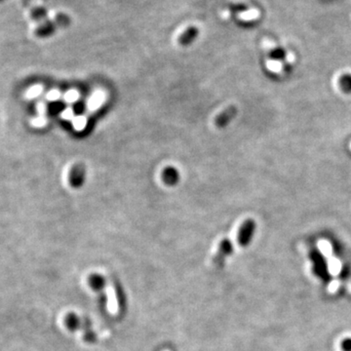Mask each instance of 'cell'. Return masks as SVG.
<instances>
[{"mask_svg": "<svg viewBox=\"0 0 351 351\" xmlns=\"http://www.w3.org/2000/svg\"><path fill=\"white\" fill-rule=\"evenodd\" d=\"M90 284L93 289L97 290V291H100V290L104 289V287L106 285V279L99 274H95L90 277Z\"/></svg>", "mask_w": 351, "mask_h": 351, "instance_id": "8", "label": "cell"}, {"mask_svg": "<svg viewBox=\"0 0 351 351\" xmlns=\"http://www.w3.org/2000/svg\"><path fill=\"white\" fill-rule=\"evenodd\" d=\"M340 88L346 94H351V73H345L339 80Z\"/></svg>", "mask_w": 351, "mask_h": 351, "instance_id": "7", "label": "cell"}, {"mask_svg": "<svg viewBox=\"0 0 351 351\" xmlns=\"http://www.w3.org/2000/svg\"><path fill=\"white\" fill-rule=\"evenodd\" d=\"M198 34V29L195 27H189L187 29L179 38V42L182 45H188L190 44L197 36Z\"/></svg>", "mask_w": 351, "mask_h": 351, "instance_id": "6", "label": "cell"}, {"mask_svg": "<svg viewBox=\"0 0 351 351\" xmlns=\"http://www.w3.org/2000/svg\"><path fill=\"white\" fill-rule=\"evenodd\" d=\"M41 93H42V86L41 85H34L26 91L25 95H26L27 99L31 100V99L37 98Z\"/></svg>", "mask_w": 351, "mask_h": 351, "instance_id": "9", "label": "cell"}, {"mask_svg": "<svg viewBox=\"0 0 351 351\" xmlns=\"http://www.w3.org/2000/svg\"><path fill=\"white\" fill-rule=\"evenodd\" d=\"M45 124H46V119L44 118L43 116H38L31 120V125L36 128L43 127Z\"/></svg>", "mask_w": 351, "mask_h": 351, "instance_id": "11", "label": "cell"}, {"mask_svg": "<svg viewBox=\"0 0 351 351\" xmlns=\"http://www.w3.org/2000/svg\"><path fill=\"white\" fill-rule=\"evenodd\" d=\"M59 97H60V93H59L58 91H55V90L50 91V92L46 95V99L48 101H50V102H55V101H57V100L59 99Z\"/></svg>", "mask_w": 351, "mask_h": 351, "instance_id": "13", "label": "cell"}, {"mask_svg": "<svg viewBox=\"0 0 351 351\" xmlns=\"http://www.w3.org/2000/svg\"><path fill=\"white\" fill-rule=\"evenodd\" d=\"M255 230H256V223L251 219L245 221L242 224L238 233V242L241 246L245 247L250 244L255 234Z\"/></svg>", "mask_w": 351, "mask_h": 351, "instance_id": "1", "label": "cell"}, {"mask_svg": "<svg viewBox=\"0 0 351 351\" xmlns=\"http://www.w3.org/2000/svg\"><path fill=\"white\" fill-rule=\"evenodd\" d=\"M236 115H237V109L234 106L229 107L217 117L215 120V124L219 128H224L234 119V117H236Z\"/></svg>", "mask_w": 351, "mask_h": 351, "instance_id": "3", "label": "cell"}, {"mask_svg": "<svg viewBox=\"0 0 351 351\" xmlns=\"http://www.w3.org/2000/svg\"><path fill=\"white\" fill-rule=\"evenodd\" d=\"M233 252H234V246H233V243L231 242V240L224 239L219 246V252L216 257V259L220 262L222 259L230 256Z\"/></svg>", "mask_w": 351, "mask_h": 351, "instance_id": "5", "label": "cell"}, {"mask_svg": "<svg viewBox=\"0 0 351 351\" xmlns=\"http://www.w3.org/2000/svg\"><path fill=\"white\" fill-rule=\"evenodd\" d=\"M162 180L167 186H175L180 181V174L174 167H166L162 172Z\"/></svg>", "mask_w": 351, "mask_h": 351, "instance_id": "4", "label": "cell"}, {"mask_svg": "<svg viewBox=\"0 0 351 351\" xmlns=\"http://www.w3.org/2000/svg\"><path fill=\"white\" fill-rule=\"evenodd\" d=\"M66 99L68 100V101H70V102H72V101H74L75 99H76V94L75 93H68L67 95H66Z\"/></svg>", "mask_w": 351, "mask_h": 351, "instance_id": "16", "label": "cell"}, {"mask_svg": "<svg viewBox=\"0 0 351 351\" xmlns=\"http://www.w3.org/2000/svg\"><path fill=\"white\" fill-rule=\"evenodd\" d=\"M270 57L274 60H283L286 57V52L283 48H274L270 52Z\"/></svg>", "mask_w": 351, "mask_h": 351, "instance_id": "10", "label": "cell"}, {"mask_svg": "<svg viewBox=\"0 0 351 351\" xmlns=\"http://www.w3.org/2000/svg\"><path fill=\"white\" fill-rule=\"evenodd\" d=\"M343 348L346 351H351V340H348L343 343Z\"/></svg>", "mask_w": 351, "mask_h": 351, "instance_id": "14", "label": "cell"}, {"mask_svg": "<svg viewBox=\"0 0 351 351\" xmlns=\"http://www.w3.org/2000/svg\"><path fill=\"white\" fill-rule=\"evenodd\" d=\"M44 110H45V105L44 104H38L37 105V113L39 116H42L44 114Z\"/></svg>", "mask_w": 351, "mask_h": 351, "instance_id": "15", "label": "cell"}, {"mask_svg": "<svg viewBox=\"0 0 351 351\" xmlns=\"http://www.w3.org/2000/svg\"><path fill=\"white\" fill-rule=\"evenodd\" d=\"M85 179V167L81 164L74 165L70 173V184L71 187H79Z\"/></svg>", "mask_w": 351, "mask_h": 351, "instance_id": "2", "label": "cell"}, {"mask_svg": "<svg viewBox=\"0 0 351 351\" xmlns=\"http://www.w3.org/2000/svg\"><path fill=\"white\" fill-rule=\"evenodd\" d=\"M68 323H69V327L74 330L77 328V326H79V319H77L74 315H70L68 319Z\"/></svg>", "mask_w": 351, "mask_h": 351, "instance_id": "12", "label": "cell"}]
</instances>
